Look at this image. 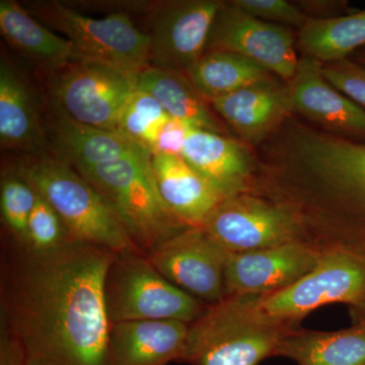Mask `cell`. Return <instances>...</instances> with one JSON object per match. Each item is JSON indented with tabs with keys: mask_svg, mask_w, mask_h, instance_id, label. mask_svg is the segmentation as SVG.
Segmentation results:
<instances>
[{
	"mask_svg": "<svg viewBox=\"0 0 365 365\" xmlns=\"http://www.w3.org/2000/svg\"><path fill=\"white\" fill-rule=\"evenodd\" d=\"M275 356L297 365H365V322L334 332L299 327L281 340Z\"/></svg>",
	"mask_w": 365,
	"mask_h": 365,
	"instance_id": "obj_24",
	"label": "cell"
},
{
	"mask_svg": "<svg viewBox=\"0 0 365 365\" xmlns=\"http://www.w3.org/2000/svg\"><path fill=\"white\" fill-rule=\"evenodd\" d=\"M76 170L102 194L132 242L144 254L189 227L163 202L151 169L150 155Z\"/></svg>",
	"mask_w": 365,
	"mask_h": 365,
	"instance_id": "obj_5",
	"label": "cell"
},
{
	"mask_svg": "<svg viewBox=\"0 0 365 365\" xmlns=\"http://www.w3.org/2000/svg\"><path fill=\"white\" fill-rule=\"evenodd\" d=\"M297 44L302 55L322 64L347 58L365 47V9L340 18L309 20L299 30Z\"/></svg>",
	"mask_w": 365,
	"mask_h": 365,
	"instance_id": "obj_25",
	"label": "cell"
},
{
	"mask_svg": "<svg viewBox=\"0 0 365 365\" xmlns=\"http://www.w3.org/2000/svg\"><path fill=\"white\" fill-rule=\"evenodd\" d=\"M287 88L294 116L333 135L365 141V110L327 81L321 62L302 55Z\"/></svg>",
	"mask_w": 365,
	"mask_h": 365,
	"instance_id": "obj_15",
	"label": "cell"
},
{
	"mask_svg": "<svg viewBox=\"0 0 365 365\" xmlns=\"http://www.w3.org/2000/svg\"><path fill=\"white\" fill-rule=\"evenodd\" d=\"M189 324L175 319H148L113 324L114 365H168L184 361Z\"/></svg>",
	"mask_w": 365,
	"mask_h": 365,
	"instance_id": "obj_20",
	"label": "cell"
},
{
	"mask_svg": "<svg viewBox=\"0 0 365 365\" xmlns=\"http://www.w3.org/2000/svg\"><path fill=\"white\" fill-rule=\"evenodd\" d=\"M208 102L246 145H262L294 115L287 83L273 76Z\"/></svg>",
	"mask_w": 365,
	"mask_h": 365,
	"instance_id": "obj_17",
	"label": "cell"
},
{
	"mask_svg": "<svg viewBox=\"0 0 365 365\" xmlns=\"http://www.w3.org/2000/svg\"><path fill=\"white\" fill-rule=\"evenodd\" d=\"M295 46L292 28L266 23L225 1L216 14L205 52L241 55L287 83L299 66Z\"/></svg>",
	"mask_w": 365,
	"mask_h": 365,
	"instance_id": "obj_11",
	"label": "cell"
},
{
	"mask_svg": "<svg viewBox=\"0 0 365 365\" xmlns=\"http://www.w3.org/2000/svg\"><path fill=\"white\" fill-rule=\"evenodd\" d=\"M117 255L79 242L37 251L4 232L0 325L25 365H114L105 283Z\"/></svg>",
	"mask_w": 365,
	"mask_h": 365,
	"instance_id": "obj_1",
	"label": "cell"
},
{
	"mask_svg": "<svg viewBox=\"0 0 365 365\" xmlns=\"http://www.w3.org/2000/svg\"><path fill=\"white\" fill-rule=\"evenodd\" d=\"M71 242L58 213L38 194L28 222L26 245L37 251H52Z\"/></svg>",
	"mask_w": 365,
	"mask_h": 365,
	"instance_id": "obj_29",
	"label": "cell"
},
{
	"mask_svg": "<svg viewBox=\"0 0 365 365\" xmlns=\"http://www.w3.org/2000/svg\"><path fill=\"white\" fill-rule=\"evenodd\" d=\"M186 76L207 101L225 97L274 76L246 57L222 51L204 53Z\"/></svg>",
	"mask_w": 365,
	"mask_h": 365,
	"instance_id": "obj_26",
	"label": "cell"
},
{
	"mask_svg": "<svg viewBox=\"0 0 365 365\" xmlns=\"http://www.w3.org/2000/svg\"><path fill=\"white\" fill-rule=\"evenodd\" d=\"M146 256L160 275L192 297L207 304L225 299L227 254L202 227L185 228Z\"/></svg>",
	"mask_w": 365,
	"mask_h": 365,
	"instance_id": "obj_12",
	"label": "cell"
},
{
	"mask_svg": "<svg viewBox=\"0 0 365 365\" xmlns=\"http://www.w3.org/2000/svg\"><path fill=\"white\" fill-rule=\"evenodd\" d=\"M0 365H25V355L21 346L2 329L0 331Z\"/></svg>",
	"mask_w": 365,
	"mask_h": 365,
	"instance_id": "obj_34",
	"label": "cell"
},
{
	"mask_svg": "<svg viewBox=\"0 0 365 365\" xmlns=\"http://www.w3.org/2000/svg\"><path fill=\"white\" fill-rule=\"evenodd\" d=\"M223 1L184 0L158 4L151 11L150 66L186 74L203 56Z\"/></svg>",
	"mask_w": 365,
	"mask_h": 365,
	"instance_id": "obj_13",
	"label": "cell"
},
{
	"mask_svg": "<svg viewBox=\"0 0 365 365\" xmlns=\"http://www.w3.org/2000/svg\"><path fill=\"white\" fill-rule=\"evenodd\" d=\"M232 2L250 16L266 23L300 30L309 21L297 4L287 0H232Z\"/></svg>",
	"mask_w": 365,
	"mask_h": 365,
	"instance_id": "obj_30",
	"label": "cell"
},
{
	"mask_svg": "<svg viewBox=\"0 0 365 365\" xmlns=\"http://www.w3.org/2000/svg\"><path fill=\"white\" fill-rule=\"evenodd\" d=\"M34 18L66 36L73 46V62L101 64L138 76L150 66V38L127 13L96 19L57 1L23 4Z\"/></svg>",
	"mask_w": 365,
	"mask_h": 365,
	"instance_id": "obj_6",
	"label": "cell"
},
{
	"mask_svg": "<svg viewBox=\"0 0 365 365\" xmlns=\"http://www.w3.org/2000/svg\"><path fill=\"white\" fill-rule=\"evenodd\" d=\"M136 88L153 96L170 117L228 136L227 126L186 74L150 66L137 76Z\"/></svg>",
	"mask_w": 365,
	"mask_h": 365,
	"instance_id": "obj_23",
	"label": "cell"
},
{
	"mask_svg": "<svg viewBox=\"0 0 365 365\" xmlns=\"http://www.w3.org/2000/svg\"><path fill=\"white\" fill-rule=\"evenodd\" d=\"M299 328V327H297ZM295 327L262 316L248 297H228L209 304L189 324L185 364L258 365L275 356L281 340Z\"/></svg>",
	"mask_w": 365,
	"mask_h": 365,
	"instance_id": "obj_4",
	"label": "cell"
},
{
	"mask_svg": "<svg viewBox=\"0 0 365 365\" xmlns=\"http://www.w3.org/2000/svg\"><path fill=\"white\" fill-rule=\"evenodd\" d=\"M37 198V191L21 177L16 167L2 173L0 206L4 230L26 244L29 218Z\"/></svg>",
	"mask_w": 365,
	"mask_h": 365,
	"instance_id": "obj_28",
	"label": "cell"
},
{
	"mask_svg": "<svg viewBox=\"0 0 365 365\" xmlns=\"http://www.w3.org/2000/svg\"><path fill=\"white\" fill-rule=\"evenodd\" d=\"M43 103L26 74L1 54L0 60V141L2 148L23 155L49 153Z\"/></svg>",
	"mask_w": 365,
	"mask_h": 365,
	"instance_id": "obj_16",
	"label": "cell"
},
{
	"mask_svg": "<svg viewBox=\"0 0 365 365\" xmlns=\"http://www.w3.org/2000/svg\"><path fill=\"white\" fill-rule=\"evenodd\" d=\"M151 169L163 202L189 227H201L223 200L181 155H151Z\"/></svg>",
	"mask_w": 365,
	"mask_h": 365,
	"instance_id": "obj_21",
	"label": "cell"
},
{
	"mask_svg": "<svg viewBox=\"0 0 365 365\" xmlns=\"http://www.w3.org/2000/svg\"><path fill=\"white\" fill-rule=\"evenodd\" d=\"M321 256L319 250L304 241L227 255L225 299L262 297L289 287L311 272Z\"/></svg>",
	"mask_w": 365,
	"mask_h": 365,
	"instance_id": "obj_14",
	"label": "cell"
},
{
	"mask_svg": "<svg viewBox=\"0 0 365 365\" xmlns=\"http://www.w3.org/2000/svg\"><path fill=\"white\" fill-rule=\"evenodd\" d=\"M295 4L309 20H329L352 14L348 2L339 0H307Z\"/></svg>",
	"mask_w": 365,
	"mask_h": 365,
	"instance_id": "obj_33",
	"label": "cell"
},
{
	"mask_svg": "<svg viewBox=\"0 0 365 365\" xmlns=\"http://www.w3.org/2000/svg\"><path fill=\"white\" fill-rule=\"evenodd\" d=\"M248 299L262 316L295 328L327 304H348L352 314L359 313L365 307V257L344 250L322 252L316 267L294 284Z\"/></svg>",
	"mask_w": 365,
	"mask_h": 365,
	"instance_id": "obj_8",
	"label": "cell"
},
{
	"mask_svg": "<svg viewBox=\"0 0 365 365\" xmlns=\"http://www.w3.org/2000/svg\"><path fill=\"white\" fill-rule=\"evenodd\" d=\"M48 100L79 123L116 131L118 118L136 91V76L88 62L47 74Z\"/></svg>",
	"mask_w": 365,
	"mask_h": 365,
	"instance_id": "obj_9",
	"label": "cell"
},
{
	"mask_svg": "<svg viewBox=\"0 0 365 365\" xmlns=\"http://www.w3.org/2000/svg\"><path fill=\"white\" fill-rule=\"evenodd\" d=\"M16 169L58 213L71 242L104 247L117 254L141 251L102 194L71 165L43 153L21 155Z\"/></svg>",
	"mask_w": 365,
	"mask_h": 365,
	"instance_id": "obj_3",
	"label": "cell"
},
{
	"mask_svg": "<svg viewBox=\"0 0 365 365\" xmlns=\"http://www.w3.org/2000/svg\"><path fill=\"white\" fill-rule=\"evenodd\" d=\"M353 317H354L355 321H356L357 323L365 322V307L362 311H360L359 313L353 314Z\"/></svg>",
	"mask_w": 365,
	"mask_h": 365,
	"instance_id": "obj_36",
	"label": "cell"
},
{
	"mask_svg": "<svg viewBox=\"0 0 365 365\" xmlns=\"http://www.w3.org/2000/svg\"><path fill=\"white\" fill-rule=\"evenodd\" d=\"M193 127L186 122L170 117L169 121L160 131L151 155H181L185 141ZM195 128V127H194Z\"/></svg>",
	"mask_w": 365,
	"mask_h": 365,
	"instance_id": "obj_32",
	"label": "cell"
},
{
	"mask_svg": "<svg viewBox=\"0 0 365 365\" xmlns=\"http://www.w3.org/2000/svg\"><path fill=\"white\" fill-rule=\"evenodd\" d=\"M258 187L294 216L302 241L365 257V141L288 118L264 146Z\"/></svg>",
	"mask_w": 365,
	"mask_h": 365,
	"instance_id": "obj_2",
	"label": "cell"
},
{
	"mask_svg": "<svg viewBox=\"0 0 365 365\" xmlns=\"http://www.w3.org/2000/svg\"><path fill=\"white\" fill-rule=\"evenodd\" d=\"M181 157L222 199L249 192L258 169L256 155L244 143L194 127Z\"/></svg>",
	"mask_w": 365,
	"mask_h": 365,
	"instance_id": "obj_19",
	"label": "cell"
},
{
	"mask_svg": "<svg viewBox=\"0 0 365 365\" xmlns=\"http://www.w3.org/2000/svg\"><path fill=\"white\" fill-rule=\"evenodd\" d=\"M0 31L14 50L45 72L53 73L73 62V46L14 0L0 1Z\"/></svg>",
	"mask_w": 365,
	"mask_h": 365,
	"instance_id": "obj_22",
	"label": "cell"
},
{
	"mask_svg": "<svg viewBox=\"0 0 365 365\" xmlns=\"http://www.w3.org/2000/svg\"><path fill=\"white\" fill-rule=\"evenodd\" d=\"M359 61H356L357 63L360 64L362 67H364L365 68V47L361 48V49H359Z\"/></svg>",
	"mask_w": 365,
	"mask_h": 365,
	"instance_id": "obj_35",
	"label": "cell"
},
{
	"mask_svg": "<svg viewBox=\"0 0 365 365\" xmlns=\"http://www.w3.org/2000/svg\"><path fill=\"white\" fill-rule=\"evenodd\" d=\"M105 300L112 324L148 319L191 324L209 306L165 279L141 251L117 255L106 278Z\"/></svg>",
	"mask_w": 365,
	"mask_h": 365,
	"instance_id": "obj_7",
	"label": "cell"
},
{
	"mask_svg": "<svg viewBox=\"0 0 365 365\" xmlns=\"http://www.w3.org/2000/svg\"><path fill=\"white\" fill-rule=\"evenodd\" d=\"M201 227L227 255L302 241L294 216L251 192L223 199Z\"/></svg>",
	"mask_w": 365,
	"mask_h": 365,
	"instance_id": "obj_10",
	"label": "cell"
},
{
	"mask_svg": "<svg viewBox=\"0 0 365 365\" xmlns=\"http://www.w3.org/2000/svg\"><path fill=\"white\" fill-rule=\"evenodd\" d=\"M45 125L50 155L76 170L121 158L150 155L119 132L79 123L67 116L48 98Z\"/></svg>",
	"mask_w": 365,
	"mask_h": 365,
	"instance_id": "obj_18",
	"label": "cell"
},
{
	"mask_svg": "<svg viewBox=\"0 0 365 365\" xmlns=\"http://www.w3.org/2000/svg\"><path fill=\"white\" fill-rule=\"evenodd\" d=\"M322 72L329 83L346 97L365 108V68L348 58L322 64Z\"/></svg>",
	"mask_w": 365,
	"mask_h": 365,
	"instance_id": "obj_31",
	"label": "cell"
},
{
	"mask_svg": "<svg viewBox=\"0 0 365 365\" xmlns=\"http://www.w3.org/2000/svg\"><path fill=\"white\" fill-rule=\"evenodd\" d=\"M170 119L153 96L136 88L120 113L116 131L151 155L160 131Z\"/></svg>",
	"mask_w": 365,
	"mask_h": 365,
	"instance_id": "obj_27",
	"label": "cell"
}]
</instances>
